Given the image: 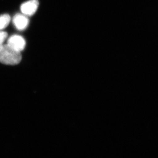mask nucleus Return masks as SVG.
Returning <instances> with one entry per match:
<instances>
[{
	"mask_svg": "<svg viewBox=\"0 0 158 158\" xmlns=\"http://www.w3.org/2000/svg\"><path fill=\"white\" fill-rule=\"evenodd\" d=\"M7 44L15 50L21 52L25 47L26 41L21 35H15L8 39Z\"/></svg>",
	"mask_w": 158,
	"mask_h": 158,
	"instance_id": "obj_2",
	"label": "nucleus"
},
{
	"mask_svg": "<svg viewBox=\"0 0 158 158\" xmlns=\"http://www.w3.org/2000/svg\"><path fill=\"white\" fill-rule=\"evenodd\" d=\"M10 20V17L8 14L0 15V31L5 28L8 25Z\"/></svg>",
	"mask_w": 158,
	"mask_h": 158,
	"instance_id": "obj_5",
	"label": "nucleus"
},
{
	"mask_svg": "<svg viewBox=\"0 0 158 158\" xmlns=\"http://www.w3.org/2000/svg\"><path fill=\"white\" fill-rule=\"evenodd\" d=\"M8 36V34L5 31H0V47L3 45V43L5 41Z\"/></svg>",
	"mask_w": 158,
	"mask_h": 158,
	"instance_id": "obj_6",
	"label": "nucleus"
},
{
	"mask_svg": "<svg viewBox=\"0 0 158 158\" xmlns=\"http://www.w3.org/2000/svg\"><path fill=\"white\" fill-rule=\"evenodd\" d=\"M38 7L39 2L38 0H29L23 3L20 9L22 14L24 15L31 16L35 14Z\"/></svg>",
	"mask_w": 158,
	"mask_h": 158,
	"instance_id": "obj_3",
	"label": "nucleus"
},
{
	"mask_svg": "<svg viewBox=\"0 0 158 158\" xmlns=\"http://www.w3.org/2000/svg\"><path fill=\"white\" fill-rule=\"evenodd\" d=\"M21 52L15 50L7 44L0 47V63L6 65H15L21 62Z\"/></svg>",
	"mask_w": 158,
	"mask_h": 158,
	"instance_id": "obj_1",
	"label": "nucleus"
},
{
	"mask_svg": "<svg viewBox=\"0 0 158 158\" xmlns=\"http://www.w3.org/2000/svg\"><path fill=\"white\" fill-rule=\"evenodd\" d=\"M13 23L15 27L19 31H23L27 27L29 24V19L24 14H16L14 16Z\"/></svg>",
	"mask_w": 158,
	"mask_h": 158,
	"instance_id": "obj_4",
	"label": "nucleus"
}]
</instances>
